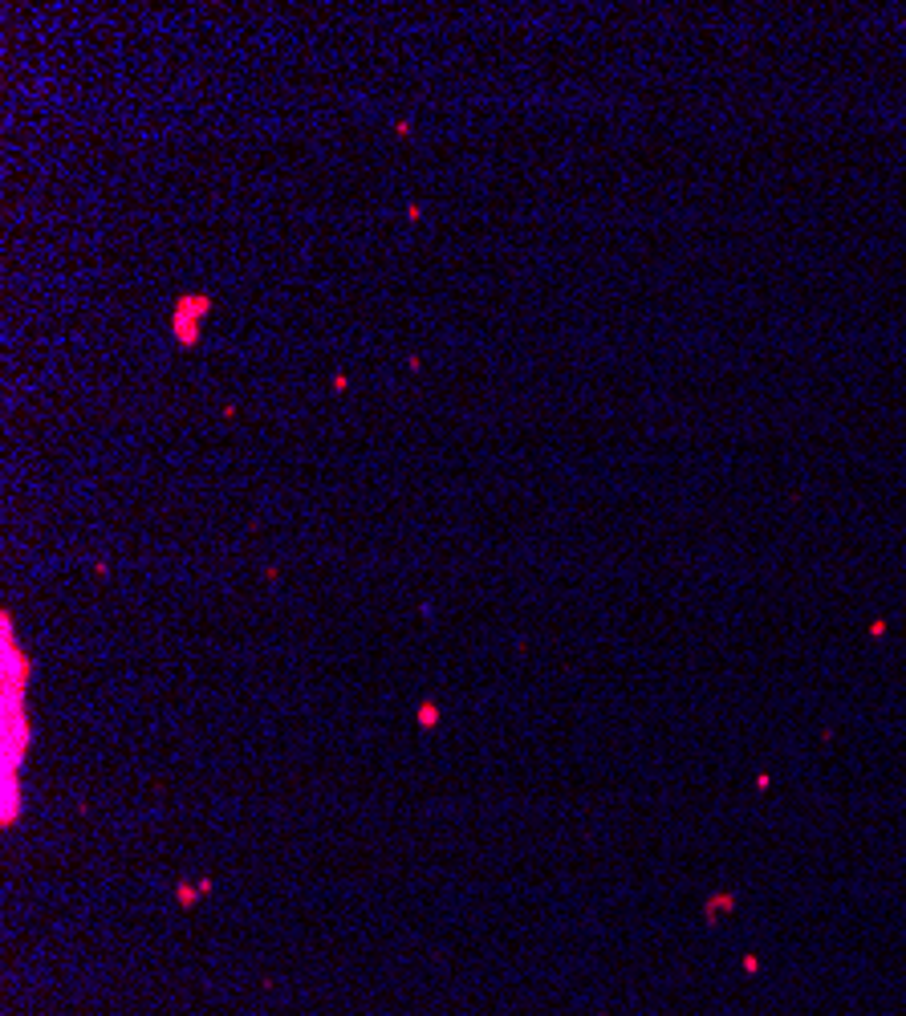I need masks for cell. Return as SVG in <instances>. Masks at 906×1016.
Instances as JSON below:
<instances>
[{"label":"cell","mask_w":906,"mask_h":1016,"mask_svg":"<svg viewBox=\"0 0 906 1016\" xmlns=\"http://www.w3.org/2000/svg\"><path fill=\"white\" fill-rule=\"evenodd\" d=\"M208 314H212V301L208 298H184L175 306V337H179V345L200 342V326Z\"/></svg>","instance_id":"1"}]
</instances>
